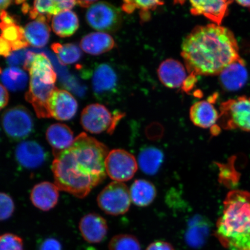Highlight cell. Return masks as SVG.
Segmentation results:
<instances>
[{
    "instance_id": "obj_1",
    "label": "cell",
    "mask_w": 250,
    "mask_h": 250,
    "mask_svg": "<svg viewBox=\"0 0 250 250\" xmlns=\"http://www.w3.org/2000/svg\"><path fill=\"white\" fill-rule=\"evenodd\" d=\"M107 146L85 133L78 135L70 147L54 151L52 171L59 190L85 198L107 176Z\"/></svg>"
},
{
    "instance_id": "obj_2",
    "label": "cell",
    "mask_w": 250,
    "mask_h": 250,
    "mask_svg": "<svg viewBox=\"0 0 250 250\" xmlns=\"http://www.w3.org/2000/svg\"><path fill=\"white\" fill-rule=\"evenodd\" d=\"M190 75L220 74L242 58L233 33L215 24L197 26L184 40L181 52Z\"/></svg>"
},
{
    "instance_id": "obj_3",
    "label": "cell",
    "mask_w": 250,
    "mask_h": 250,
    "mask_svg": "<svg viewBox=\"0 0 250 250\" xmlns=\"http://www.w3.org/2000/svg\"><path fill=\"white\" fill-rule=\"evenodd\" d=\"M215 234L229 250H250V193L233 190L228 193Z\"/></svg>"
},
{
    "instance_id": "obj_4",
    "label": "cell",
    "mask_w": 250,
    "mask_h": 250,
    "mask_svg": "<svg viewBox=\"0 0 250 250\" xmlns=\"http://www.w3.org/2000/svg\"><path fill=\"white\" fill-rule=\"evenodd\" d=\"M219 120L226 129L250 132V97L240 96L221 103Z\"/></svg>"
},
{
    "instance_id": "obj_5",
    "label": "cell",
    "mask_w": 250,
    "mask_h": 250,
    "mask_svg": "<svg viewBox=\"0 0 250 250\" xmlns=\"http://www.w3.org/2000/svg\"><path fill=\"white\" fill-rule=\"evenodd\" d=\"M123 115L115 112L112 114L104 105L92 104L83 109L81 117V124L83 129L92 134H101L107 132L113 133L116 125Z\"/></svg>"
},
{
    "instance_id": "obj_6",
    "label": "cell",
    "mask_w": 250,
    "mask_h": 250,
    "mask_svg": "<svg viewBox=\"0 0 250 250\" xmlns=\"http://www.w3.org/2000/svg\"><path fill=\"white\" fill-rule=\"evenodd\" d=\"M97 201L106 214L119 215L129 210L132 200L127 187L124 183L113 181L99 193Z\"/></svg>"
},
{
    "instance_id": "obj_7",
    "label": "cell",
    "mask_w": 250,
    "mask_h": 250,
    "mask_svg": "<svg viewBox=\"0 0 250 250\" xmlns=\"http://www.w3.org/2000/svg\"><path fill=\"white\" fill-rule=\"evenodd\" d=\"M2 126L9 139L21 141L26 139L32 132L33 119L27 108L17 106L7 109L3 113Z\"/></svg>"
},
{
    "instance_id": "obj_8",
    "label": "cell",
    "mask_w": 250,
    "mask_h": 250,
    "mask_svg": "<svg viewBox=\"0 0 250 250\" xmlns=\"http://www.w3.org/2000/svg\"><path fill=\"white\" fill-rule=\"evenodd\" d=\"M105 165L108 176L112 180L121 183L132 179L139 166L132 154L121 149L109 151Z\"/></svg>"
},
{
    "instance_id": "obj_9",
    "label": "cell",
    "mask_w": 250,
    "mask_h": 250,
    "mask_svg": "<svg viewBox=\"0 0 250 250\" xmlns=\"http://www.w3.org/2000/svg\"><path fill=\"white\" fill-rule=\"evenodd\" d=\"M87 23L93 29L104 32H114L121 26V12L109 3L97 2L87 9Z\"/></svg>"
},
{
    "instance_id": "obj_10",
    "label": "cell",
    "mask_w": 250,
    "mask_h": 250,
    "mask_svg": "<svg viewBox=\"0 0 250 250\" xmlns=\"http://www.w3.org/2000/svg\"><path fill=\"white\" fill-rule=\"evenodd\" d=\"M30 77L29 89L25 95V99L33 105L39 118H51L48 103L56 88L55 84H46L37 77Z\"/></svg>"
},
{
    "instance_id": "obj_11",
    "label": "cell",
    "mask_w": 250,
    "mask_h": 250,
    "mask_svg": "<svg viewBox=\"0 0 250 250\" xmlns=\"http://www.w3.org/2000/svg\"><path fill=\"white\" fill-rule=\"evenodd\" d=\"M49 109L51 118L59 121H68L76 115L77 102L67 90L56 87L49 100Z\"/></svg>"
},
{
    "instance_id": "obj_12",
    "label": "cell",
    "mask_w": 250,
    "mask_h": 250,
    "mask_svg": "<svg viewBox=\"0 0 250 250\" xmlns=\"http://www.w3.org/2000/svg\"><path fill=\"white\" fill-rule=\"evenodd\" d=\"M16 159L20 165L28 169H35L44 163L46 154L44 149L34 141H23L17 146Z\"/></svg>"
},
{
    "instance_id": "obj_13",
    "label": "cell",
    "mask_w": 250,
    "mask_h": 250,
    "mask_svg": "<svg viewBox=\"0 0 250 250\" xmlns=\"http://www.w3.org/2000/svg\"><path fill=\"white\" fill-rule=\"evenodd\" d=\"M79 229L83 238L90 243L102 242L108 233L107 221L96 213L87 214L81 218Z\"/></svg>"
},
{
    "instance_id": "obj_14",
    "label": "cell",
    "mask_w": 250,
    "mask_h": 250,
    "mask_svg": "<svg viewBox=\"0 0 250 250\" xmlns=\"http://www.w3.org/2000/svg\"><path fill=\"white\" fill-rule=\"evenodd\" d=\"M232 1H214V0H199L190 1V12L195 15H203L220 26L227 14L228 7Z\"/></svg>"
},
{
    "instance_id": "obj_15",
    "label": "cell",
    "mask_w": 250,
    "mask_h": 250,
    "mask_svg": "<svg viewBox=\"0 0 250 250\" xmlns=\"http://www.w3.org/2000/svg\"><path fill=\"white\" fill-rule=\"evenodd\" d=\"M59 189L55 183L43 181L33 187L30 193L33 205L40 210L49 211L54 208L58 202Z\"/></svg>"
},
{
    "instance_id": "obj_16",
    "label": "cell",
    "mask_w": 250,
    "mask_h": 250,
    "mask_svg": "<svg viewBox=\"0 0 250 250\" xmlns=\"http://www.w3.org/2000/svg\"><path fill=\"white\" fill-rule=\"evenodd\" d=\"M118 77L110 65L103 63L98 65L93 72L92 84L94 93L98 97L107 96L115 91Z\"/></svg>"
},
{
    "instance_id": "obj_17",
    "label": "cell",
    "mask_w": 250,
    "mask_h": 250,
    "mask_svg": "<svg viewBox=\"0 0 250 250\" xmlns=\"http://www.w3.org/2000/svg\"><path fill=\"white\" fill-rule=\"evenodd\" d=\"M158 73L162 83L170 88L183 86L187 78L184 65L180 62L171 59L162 62L158 68Z\"/></svg>"
},
{
    "instance_id": "obj_18",
    "label": "cell",
    "mask_w": 250,
    "mask_h": 250,
    "mask_svg": "<svg viewBox=\"0 0 250 250\" xmlns=\"http://www.w3.org/2000/svg\"><path fill=\"white\" fill-rule=\"evenodd\" d=\"M221 85L229 91L242 88L248 79L245 62L242 59L228 65L220 74Z\"/></svg>"
},
{
    "instance_id": "obj_19",
    "label": "cell",
    "mask_w": 250,
    "mask_h": 250,
    "mask_svg": "<svg viewBox=\"0 0 250 250\" xmlns=\"http://www.w3.org/2000/svg\"><path fill=\"white\" fill-rule=\"evenodd\" d=\"M220 115L214 106L208 101L196 102L190 109V118L193 124L202 128L214 126Z\"/></svg>"
},
{
    "instance_id": "obj_20",
    "label": "cell",
    "mask_w": 250,
    "mask_h": 250,
    "mask_svg": "<svg viewBox=\"0 0 250 250\" xmlns=\"http://www.w3.org/2000/svg\"><path fill=\"white\" fill-rule=\"evenodd\" d=\"M115 46V42L108 34L96 32L92 33L81 40V49L87 54L96 56L107 52Z\"/></svg>"
},
{
    "instance_id": "obj_21",
    "label": "cell",
    "mask_w": 250,
    "mask_h": 250,
    "mask_svg": "<svg viewBox=\"0 0 250 250\" xmlns=\"http://www.w3.org/2000/svg\"><path fill=\"white\" fill-rule=\"evenodd\" d=\"M210 232L208 222L201 216L190 221L185 234L186 242L193 249H199L205 245Z\"/></svg>"
},
{
    "instance_id": "obj_22",
    "label": "cell",
    "mask_w": 250,
    "mask_h": 250,
    "mask_svg": "<svg viewBox=\"0 0 250 250\" xmlns=\"http://www.w3.org/2000/svg\"><path fill=\"white\" fill-rule=\"evenodd\" d=\"M46 138L54 151H61L70 147L75 138L73 131L66 125H51L46 132Z\"/></svg>"
},
{
    "instance_id": "obj_23",
    "label": "cell",
    "mask_w": 250,
    "mask_h": 250,
    "mask_svg": "<svg viewBox=\"0 0 250 250\" xmlns=\"http://www.w3.org/2000/svg\"><path fill=\"white\" fill-rule=\"evenodd\" d=\"M29 72L30 76L37 77L46 84H55L57 78L51 61L44 54L34 55Z\"/></svg>"
},
{
    "instance_id": "obj_24",
    "label": "cell",
    "mask_w": 250,
    "mask_h": 250,
    "mask_svg": "<svg viewBox=\"0 0 250 250\" xmlns=\"http://www.w3.org/2000/svg\"><path fill=\"white\" fill-rule=\"evenodd\" d=\"M79 27V20L74 12L65 11L54 16L52 28L56 34L61 37L73 35Z\"/></svg>"
},
{
    "instance_id": "obj_25",
    "label": "cell",
    "mask_w": 250,
    "mask_h": 250,
    "mask_svg": "<svg viewBox=\"0 0 250 250\" xmlns=\"http://www.w3.org/2000/svg\"><path fill=\"white\" fill-rule=\"evenodd\" d=\"M131 200L139 207L151 205L156 198V189L153 184L146 180H137L130 189Z\"/></svg>"
},
{
    "instance_id": "obj_26",
    "label": "cell",
    "mask_w": 250,
    "mask_h": 250,
    "mask_svg": "<svg viewBox=\"0 0 250 250\" xmlns=\"http://www.w3.org/2000/svg\"><path fill=\"white\" fill-rule=\"evenodd\" d=\"M50 29L45 21H35L28 23L24 28L25 38L29 44L35 47L45 46L50 37Z\"/></svg>"
},
{
    "instance_id": "obj_27",
    "label": "cell",
    "mask_w": 250,
    "mask_h": 250,
    "mask_svg": "<svg viewBox=\"0 0 250 250\" xmlns=\"http://www.w3.org/2000/svg\"><path fill=\"white\" fill-rule=\"evenodd\" d=\"M164 158V154L160 149L147 147L140 151L137 162L140 169L144 173L152 176L157 173Z\"/></svg>"
},
{
    "instance_id": "obj_28",
    "label": "cell",
    "mask_w": 250,
    "mask_h": 250,
    "mask_svg": "<svg viewBox=\"0 0 250 250\" xmlns=\"http://www.w3.org/2000/svg\"><path fill=\"white\" fill-rule=\"evenodd\" d=\"M1 35L0 39L4 40L11 46L13 52L23 49L29 46L25 38L23 28L19 26L18 23L0 24Z\"/></svg>"
},
{
    "instance_id": "obj_29",
    "label": "cell",
    "mask_w": 250,
    "mask_h": 250,
    "mask_svg": "<svg viewBox=\"0 0 250 250\" xmlns=\"http://www.w3.org/2000/svg\"><path fill=\"white\" fill-rule=\"evenodd\" d=\"M2 85L12 92L23 90L27 86L28 76L25 72L17 67H9L1 71Z\"/></svg>"
},
{
    "instance_id": "obj_30",
    "label": "cell",
    "mask_w": 250,
    "mask_h": 250,
    "mask_svg": "<svg viewBox=\"0 0 250 250\" xmlns=\"http://www.w3.org/2000/svg\"><path fill=\"white\" fill-rule=\"evenodd\" d=\"M51 48L62 65L73 64L79 61L82 56L80 47L74 43L62 45L59 43H54L52 45Z\"/></svg>"
},
{
    "instance_id": "obj_31",
    "label": "cell",
    "mask_w": 250,
    "mask_h": 250,
    "mask_svg": "<svg viewBox=\"0 0 250 250\" xmlns=\"http://www.w3.org/2000/svg\"><path fill=\"white\" fill-rule=\"evenodd\" d=\"M58 14L56 0H40L34 2L33 7L31 8L29 12V17L36 20L40 16H45L51 20L52 15Z\"/></svg>"
},
{
    "instance_id": "obj_32",
    "label": "cell",
    "mask_w": 250,
    "mask_h": 250,
    "mask_svg": "<svg viewBox=\"0 0 250 250\" xmlns=\"http://www.w3.org/2000/svg\"><path fill=\"white\" fill-rule=\"evenodd\" d=\"M109 250H141L139 240L135 236L127 234L115 236L108 244Z\"/></svg>"
},
{
    "instance_id": "obj_33",
    "label": "cell",
    "mask_w": 250,
    "mask_h": 250,
    "mask_svg": "<svg viewBox=\"0 0 250 250\" xmlns=\"http://www.w3.org/2000/svg\"><path fill=\"white\" fill-rule=\"evenodd\" d=\"M0 250H24L23 240L14 234H3L0 237Z\"/></svg>"
},
{
    "instance_id": "obj_34",
    "label": "cell",
    "mask_w": 250,
    "mask_h": 250,
    "mask_svg": "<svg viewBox=\"0 0 250 250\" xmlns=\"http://www.w3.org/2000/svg\"><path fill=\"white\" fill-rule=\"evenodd\" d=\"M164 2L159 1H125L123 9L126 13H132L136 8L142 9L143 11L154 9Z\"/></svg>"
},
{
    "instance_id": "obj_35",
    "label": "cell",
    "mask_w": 250,
    "mask_h": 250,
    "mask_svg": "<svg viewBox=\"0 0 250 250\" xmlns=\"http://www.w3.org/2000/svg\"><path fill=\"white\" fill-rule=\"evenodd\" d=\"M15 211L13 199L7 193L2 192L0 194V219L5 221L10 218Z\"/></svg>"
},
{
    "instance_id": "obj_36",
    "label": "cell",
    "mask_w": 250,
    "mask_h": 250,
    "mask_svg": "<svg viewBox=\"0 0 250 250\" xmlns=\"http://www.w3.org/2000/svg\"><path fill=\"white\" fill-rule=\"evenodd\" d=\"M29 52L24 49L14 51L7 58V62L11 65H22L24 66L26 62Z\"/></svg>"
},
{
    "instance_id": "obj_37",
    "label": "cell",
    "mask_w": 250,
    "mask_h": 250,
    "mask_svg": "<svg viewBox=\"0 0 250 250\" xmlns=\"http://www.w3.org/2000/svg\"><path fill=\"white\" fill-rule=\"evenodd\" d=\"M40 250H62L60 242L54 238H48L43 241Z\"/></svg>"
},
{
    "instance_id": "obj_38",
    "label": "cell",
    "mask_w": 250,
    "mask_h": 250,
    "mask_svg": "<svg viewBox=\"0 0 250 250\" xmlns=\"http://www.w3.org/2000/svg\"><path fill=\"white\" fill-rule=\"evenodd\" d=\"M146 250H175L170 243L164 241L155 242L149 245Z\"/></svg>"
},
{
    "instance_id": "obj_39",
    "label": "cell",
    "mask_w": 250,
    "mask_h": 250,
    "mask_svg": "<svg viewBox=\"0 0 250 250\" xmlns=\"http://www.w3.org/2000/svg\"><path fill=\"white\" fill-rule=\"evenodd\" d=\"M56 1H57L59 14L62 12L70 10L77 4L76 1H62V0L58 1V0H56Z\"/></svg>"
},
{
    "instance_id": "obj_40",
    "label": "cell",
    "mask_w": 250,
    "mask_h": 250,
    "mask_svg": "<svg viewBox=\"0 0 250 250\" xmlns=\"http://www.w3.org/2000/svg\"><path fill=\"white\" fill-rule=\"evenodd\" d=\"M9 101V94L7 89L1 85V108H4L8 104Z\"/></svg>"
},
{
    "instance_id": "obj_41",
    "label": "cell",
    "mask_w": 250,
    "mask_h": 250,
    "mask_svg": "<svg viewBox=\"0 0 250 250\" xmlns=\"http://www.w3.org/2000/svg\"><path fill=\"white\" fill-rule=\"evenodd\" d=\"M196 76L193 75H190L189 77H187L185 83H184L183 88L185 91H188V90L192 89V87L194 86L195 83Z\"/></svg>"
},
{
    "instance_id": "obj_42",
    "label": "cell",
    "mask_w": 250,
    "mask_h": 250,
    "mask_svg": "<svg viewBox=\"0 0 250 250\" xmlns=\"http://www.w3.org/2000/svg\"><path fill=\"white\" fill-rule=\"evenodd\" d=\"M97 2L96 1H89V0H83V1H77V4H79L81 7L83 8H89L95 3Z\"/></svg>"
},
{
    "instance_id": "obj_43",
    "label": "cell",
    "mask_w": 250,
    "mask_h": 250,
    "mask_svg": "<svg viewBox=\"0 0 250 250\" xmlns=\"http://www.w3.org/2000/svg\"><path fill=\"white\" fill-rule=\"evenodd\" d=\"M12 2H13V1H10V0H5V1H0V4H1V11H5V9H7Z\"/></svg>"
},
{
    "instance_id": "obj_44",
    "label": "cell",
    "mask_w": 250,
    "mask_h": 250,
    "mask_svg": "<svg viewBox=\"0 0 250 250\" xmlns=\"http://www.w3.org/2000/svg\"><path fill=\"white\" fill-rule=\"evenodd\" d=\"M31 7H30L29 5L27 4L26 1H24L23 4H22V7H21V10H22V12L24 14H26L28 13V12H30Z\"/></svg>"
},
{
    "instance_id": "obj_45",
    "label": "cell",
    "mask_w": 250,
    "mask_h": 250,
    "mask_svg": "<svg viewBox=\"0 0 250 250\" xmlns=\"http://www.w3.org/2000/svg\"><path fill=\"white\" fill-rule=\"evenodd\" d=\"M236 2L239 5L248 8L250 10V1H237Z\"/></svg>"
}]
</instances>
